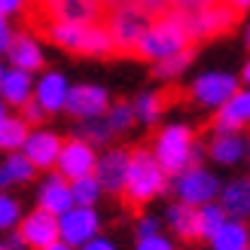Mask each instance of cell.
Masks as SVG:
<instances>
[{
  "instance_id": "obj_11",
  "label": "cell",
  "mask_w": 250,
  "mask_h": 250,
  "mask_svg": "<svg viewBox=\"0 0 250 250\" xmlns=\"http://www.w3.org/2000/svg\"><path fill=\"white\" fill-rule=\"evenodd\" d=\"M110 104H113V98H110V92L104 89V85L80 83V85H70V92H67V104H64V113L73 116L77 122H83V119L104 116Z\"/></svg>"
},
{
  "instance_id": "obj_51",
  "label": "cell",
  "mask_w": 250,
  "mask_h": 250,
  "mask_svg": "<svg viewBox=\"0 0 250 250\" xmlns=\"http://www.w3.org/2000/svg\"><path fill=\"white\" fill-rule=\"evenodd\" d=\"M247 250H250V247H247Z\"/></svg>"
},
{
  "instance_id": "obj_6",
  "label": "cell",
  "mask_w": 250,
  "mask_h": 250,
  "mask_svg": "<svg viewBox=\"0 0 250 250\" xmlns=\"http://www.w3.org/2000/svg\"><path fill=\"white\" fill-rule=\"evenodd\" d=\"M153 21L149 12H144L137 3H125V6H116L104 12V28L110 34V40H113V49L116 55H134L137 43H141V37L146 31V24Z\"/></svg>"
},
{
  "instance_id": "obj_5",
  "label": "cell",
  "mask_w": 250,
  "mask_h": 250,
  "mask_svg": "<svg viewBox=\"0 0 250 250\" xmlns=\"http://www.w3.org/2000/svg\"><path fill=\"white\" fill-rule=\"evenodd\" d=\"M192 149H195L192 128H189V125H183V122H171V125H165V128H159L153 146H149V153L156 156V162L165 168V174L171 177V174L189 168Z\"/></svg>"
},
{
  "instance_id": "obj_16",
  "label": "cell",
  "mask_w": 250,
  "mask_h": 250,
  "mask_svg": "<svg viewBox=\"0 0 250 250\" xmlns=\"http://www.w3.org/2000/svg\"><path fill=\"white\" fill-rule=\"evenodd\" d=\"M6 58H9V67L24 70V73H37V70H43V64H46L40 40H37L34 34H28V31L12 34V40L6 46Z\"/></svg>"
},
{
  "instance_id": "obj_49",
  "label": "cell",
  "mask_w": 250,
  "mask_h": 250,
  "mask_svg": "<svg viewBox=\"0 0 250 250\" xmlns=\"http://www.w3.org/2000/svg\"><path fill=\"white\" fill-rule=\"evenodd\" d=\"M3 116H6V104H3V101H0V119H3Z\"/></svg>"
},
{
  "instance_id": "obj_37",
  "label": "cell",
  "mask_w": 250,
  "mask_h": 250,
  "mask_svg": "<svg viewBox=\"0 0 250 250\" xmlns=\"http://www.w3.org/2000/svg\"><path fill=\"white\" fill-rule=\"evenodd\" d=\"M162 232V223L156 217H141L137 220V238H146V235H159Z\"/></svg>"
},
{
  "instance_id": "obj_7",
  "label": "cell",
  "mask_w": 250,
  "mask_h": 250,
  "mask_svg": "<svg viewBox=\"0 0 250 250\" xmlns=\"http://www.w3.org/2000/svg\"><path fill=\"white\" fill-rule=\"evenodd\" d=\"M220 177L214 171H208L205 165H189L177 174L168 177V189L174 192V198L189 208H202L208 202H217L220 195Z\"/></svg>"
},
{
  "instance_id": "obj_41",
  "label": "cell",
  "mask_w": 250,
  "mask_h": 250,
  "mask_svg": "<svg viewBox=\"0 0 250 250\" xmlns=\"http://www.w3.org/2000/svg\"><path fill=\"white\" fill-rule=\"evenodd\" d=\"M24 6H28V0H0V16L9 19V16H16V12H21Z\"/></svg>"
},
{
  "instance_id": "obj_35",
  "label": "cell",
  "mask_w": 250,
  "mask_h": 250,
  "mask_svg": "<svg viewBox=\"0 0 250 250\" xmlns=\"http://www.w3.org/2000/svg\"><path fill=\"white\" fill-rule=\"evenodd\" d=\"M134 250H174V241L165 238V235H146V238H137Z\"/></svg>"
},
{
  "instance_id": "obj_18",
  "label": "cell",
  "mask_w": 250,
  "mask_h": 250,
  "mask_svg": "<svg viewBox=\"0 0 250 250\" xmlns=\"http://www.w3.org/2000/svg\"><path fill=\"white\" fill-rule=\"evenodd\" d=\"M247 125H250V89L241 85L220 110H214L210 128H214V134H223V131H241Z\"/></svg>"
},
{
  "instance_id": "obj_38",
  "label": "cell",
  "mask_w": 250,
  "mask_h": 250,
  "mask_svg": "<svg viewBox=\"0 0 250 250\" xmlns=\"http://www.w3.org/2000/svg\"><path fill=\"white\" fill-rule=\"evenodd\" d=\"M131 3H137L144 12H149V16H162V12H168V0H131Z\"/></svg>"
},
{
  "instance_id": "obj_34",
  "label": "cell",
  "mask_w": 250,
  "mask_h": 250,
  "mask_svg": "<svg viewBox=\"0 0 250 250\" xmlns=\"http://www.w3.org/2000/svg\"><path fill=\"white\" fill-rule=\"evenodd\" d=\"M19 110H21V113H19V116H21L24 122H28V125H31V128H40V125L46 122V110H43L40 104H37V101H34V98H31V101H28V104H21Z\"/></svg>"
},
{
  "instance_id": "obj_45",
  "label": "cell",
  "mask_w": 250,
  "mask_h": 250,
  "mask_svg": "<svg viewBox=\"0 0 250 250\" xmlns=\"http://www.w3.org/2000/svg\"><path fill=\"white\" fill-rule=\"evenodd\" d=\"M238 80H241L244 89H250V58H247V64L241 67V77H238Z\"/></svg>"
},
{
  "instance_id": "obj_36",
  "label": "cell",
  "mask_w": 250,
  "mask_h": 250,
  "mask_svg": "<svg viewBox=\"0 0 250 250\" xmlns=\"http://www.w3.org/2000/svg\"><path fill=\"white\" fill-rule=\"evenodd\" d=\"M210 3H214V0H168V9L189 16V12H198V9H205V6H210Z\"/></svg>"
},
{
  "instance_id": "obj_32",
  "label": "cell",
  "mask_w": 250,
  "mask_h": 250,
  "mask_svg": "<svg viewBox=\"0 0 250 250\" xmlns=\"http://www.w3.org/2000/svg\"><path fill=\"white\" fill-rule=\"evenodd\" d=\"M195 210H198V232H202V238H210V235L226 223V210L220 208V202H208Z\"/></svg>"
},
{
  "instance_id": "obj_29",
  "label": "cell",
  "mask_w": 250,
  "mask_h": 250,
  "mask_svg": "<svg viewBox=\"0 0 250 250\" xmlns=\"http://www.w3.org/2000/svg\"><path fill=\"white\" fill-rule=\"evenodd\" d=\"M101 183H98L95 174H85V177H77L70 180V195H73V205L80 208H95L98 202H101Z\"/></svg>"
},
{
  "instance_id": "obj_26",
  "label": "cell",
  "mask_w": 250,
  "mask_h": 250,
  "mask_svg": "<svg viewBox=\"0 0 250 250\" xmlns=\"http://www.w3.org/2000/svg\"><path fill=\"white\" fill-rule=\"evenodd\" d=\"M31 125L24 122L21 116H3L0 119V153H19L24 137H28Z\"/></svg>"
},
{
  "instance_id": "obj_8",
  "label": "cell",
  "mask_w": 250,
  "mask_h": 250,
  "mask_svg": "<svg viewBox=\"0 0 250 250\" xmlns=\"http://www.w3.org/2000/svg\"><path fill=\"white\" fill-rule=\"evenodd\" d=\"M183 16V12H180ZM238 12L229 9L226 3H220L214 0L210 6L198 9V12H189V16H183V24L186 31H189V40L192 43H202V40H210V37H220V34H229L235 24H238Z\"/></svg>"
},
{
  "instance_id": "obj_43",
  "label": "cell",
  "mask_w": 250,
  "mask_h": 250,
  "mask_svg": "<svg viewBox=\"0 0 250 250\" xmlns=\"http://www.w3.org/2000/svg\"><path fill=\"white\" fill-rule=\"evenodd\" d=\"M220 3H226L229 9H235L238 16H244V12L250 9V0H220Z\"/></svg>"
},
{
  "instance_id": "obj_33",
  "label": "cell",
  "mask_w": 250,
  "mask_h": 250,
  "mask_svg": "<svg viewBox=\"0 0 250 250\" xmlns=\"http://www.w3.org/2000/svg\"><path fill=\"white\" fill-rule=\"evenodd\" d=\"M19 220H21L19 198H12L9 192L0 189V232H12V229L19 226Z\"/></svg>"
},
{
  "instance_id": "obj_2",
  "label": "cell",
  "mask_w": 250,
  "mask_h": 250,
  "mask_svg": "<svg viewBox=\"0 0 250 250\" xmlns=\"http://www.w3.org/2000/svg\"><path fill=\"white\" fill-rule=\"evenodd\" d=\"M168 192V174L149 153V146L128 149V174H125V205L128 208H144L146 202Z\"/></svg>"
},
{
  "instance_id": "obj_13",
  "label": "cell",
  "mask_w": 250,
  "mask_h": 250,
  "mask_svg": "<svg viewBox=\"0 0 250 250\" xmlns=\"http://www.w3.org/2000/svg\"><path fill=\"white\" fill-rule=\"evenodd\" d=\"M61 144H64V137L55 134L52 128H31L28 137H24V144L19 153L31 162L37 171H52L55 162H58V153H61Z\"/></svg>"
},
{
  "instance_id": "obj_10",
  "label": "cell",
  "mask_w": 250,
  "mask_h": 250,
  "mask_svg": "<svg viewBox=\"0 0 250 250\" xmlns=\"http://www.w3.org/2000/svg\"><path fill=\"white\" fill-rule=\"evenodd\" d=\"M95 235H101V217L95 208H80L73 205L70 210L58 217V241H64L67 247L80 250L85 241H92Z\"/></svg>"
},
{
  "instance_id": "obj_42",
  "label": "cell",
  "mask_w": 250,
  "mask_h": 250,
  "mask_svg": "<svg viewBox=\"0 0 250 250\" xmlns=\"http://www.w3.org/2000/svg\"><path fill=\"white\" fill-rule=\"evenodd\" d=\"M12 40V28H9V21L0 16V55H6V46Z\"/></svg>"
},
{
  "instance_id": "obj_48",
  "label": "cell",
  "mask_w": 250,
  "mask_h": 250,
  "mask_svg": "<svg viewBox=\"0 0 250 250\" xmlns=\"http://www.w3.org/2000/svg\"><path fill=\"white\" fill-rule=\"evenodd\" d=\"M244 40H247V49H250V21H247V34H244Z\"/></svg>"
},
{
  "instance_id": "obj_21",
  "label": "cell",
  "mask_w": 250,
  "mask_h": 250,
  "mask_svg": "<svg viewBox=\"0 0 250 250\" xmlns=\"http://www.w3.org/2000/svg\"><path fill=\"white\" fill-rule=\"evenodd\" d=\"M217 202L226 210V217L250 220V177H235L229 183H223Z\"/></svg>"
},
{
  "instance_id": "obj_27",
  "label": "cell",
  "mask_w": 250,
  "mask_h": 250,
  "mask_svg": "<svg viewBox=\"0 0 250 250\" xmlns=\"http://www.w3.org/2000/svg\"><path fill=\"white\" fill-rule=\"evenodd\" d=\"M168 95H162V92H141L131 101V110H134V122H144V125H153L159 122L162 116V110H165L168 104Z\"/></svg>"
},
{
  "instance_id": "obj_19",
  "label": "cell",
  "mask_w": 250,
  "mask_h": 250,
  "mask_svg": "<svg viewBox=\"0 0 250 250\" xmlns=\"http://www.w3.org/2000/svg\"><path fill=\"white\" fill-rule=\"evenodd\" d=\"M37 208L49 210L52 217H61L64 210L73 208V195H70V180H64L58 171H49L46 180L37 189Z\"/></svg>"
},
{
  "instance_id": "obj_20",
  "label": "cell",
  "mask_w": 250,
  "mask_h": 250,
  "mask_svg": "<svg viewBox=\"0 0 250 250\" xmlns=\"http://www.w3.org/2000/svg\"><path fill=\"white\" fill-rule=\"evenodd\" d=\"M205 153L217 162V165H238L250 156V141L241 134V131H223V134H214L210 144L205 146Z\"/></svg>"
},
{
  "instance_id": "obj_1",
  "label": "cell",
  "mask_w": 250,
  "mask_h": 250,
  "mask_svg": "<svg viewBox=\"0 0 250 250\" xmlns=\"http://www.w3.org/2000/svg\"><path fill=\"white\" fill-rule=\"evenodd\" d=\"M37 31H40L52 46L64 49V52L89 55V58H110V55H116L113 40H110L104 21H95V24L43 21V24H37Z\"/></svg>"
},
{
  "instance_id": "obj_17",
  "label": "cell",
  "mask_w": 250,
  "mask_h": 250,
  "mask_svg": "<svg viewBox=\"0 0 250 250\" xmlns=\"http://www.w3.org/2000/svg\"><path fill=\"white\" fill-rule=\"evenodd\" d=\"M67 92H70V83L61 70H46L40 80H34V101L46 110V116L64 113Z\"/></svg>"
},
{
  "instance_id": "obj_24",
  "label": "cell",
  "mask_w": 250,
  "mask_h": 250,
  "mask_svg": "<svg viewBox=\"0 0 250 250\" xmlns=\"http://www.w3.org/2000/svg\"><path fill=\"white\" fill-rule=\"evenodd\" d=\"M165 223H168V229H174V235L183 238V241H198L202 238V232H198V210L189 208V205H183V202L168 205Z\"/></svg>"
},
{
  "instance_id": "obj_39",
  "label": "cell",
  "mask_w": 250,
  "mask_h": 250,
  "mask_svg": "<svg viewBox=\"0 0 250 250\" xmlns=\"http://www.w3.org/2000/svg\"><path fill=\"white\" fill-rule=\"evenodd\" d=\"M80 250H119V247H116V241H110L107 235H95V238L85 241Z\"/></svg>"
},
{
  "instance_id": "obj_47",
  "label": "cell",
  "mask_w": 250,
  "mask_h": 250,
  "mask_svg": "<svg viewBox=\"0 0 250 250\" xmlns=\"http://www.w3.org/2000/svg\"><path fill=\"white\" fill-rule=\"evenodd\" d=\"M43 250H73V247H67L64 241H55V244H49V247H43Z\"/></svg>"
},
{
  "instance_id": "obj_30",
  "label": "cell",
  "mask_w": 250,
  "mask_h": 250,
  "mask_svg": "<svg viewBox=\"0 0 250 250\" xmlns=\"http://www.w3.org/2000/svg\"><path fill=\"white\" fill-rule=\"evenodd\" d=\"M192 46L189 49H183V52H177V55H171V58H165V61H156L153 64V73H156V80H177L180 73L192 64Z\"/></svg>"
},
{
  "instance_id": "obj_44",
  "label": "cell",
  "mask_w": 250,
  "mask_h": 250,
  "mask_svg": "<svg viewBox=\"0 0 250 250\" xmlns=\"http://www.w3.org/2000/svg\"><path fill=\"white\" fill-rule=\"evenodd\" d=\"M205 144L202 141H195V149H192V159H189V165H202V162H205Z\"/></svg>"
},
{
  "instance_id": "obj_22",
  "label": "cell",
  "mask_w": 250,
  "mask_h": 250,
  "mask_svg": "<svg viewBox=\"0 0 250 250\" xmlns=\"http://www.w3.org/2000/svg\"><path fill=\"white\" fill-rule=\"evenodd\" d=\"M34 98V73H24L16 67H6L0 80V101L6 107H21Z\"/></svg>"
},
{
  "instance_id": "obj_3",
  "label": "cell",
  "mask_w": 250,
  "mask_h": 250,
  "mask_svg": "<svg viewBox=\"0 0 250 250\" xmlns=\"http://www.w3.org/2000/svg\"><path fill=\"white\" fill-rule=\"evenodd\" d=\"M189 46H192V40H189V31H186V24H183V16L168 9V12H162V16H156L146 24L134 55L156 64V61H165V58L177 55Z\"/></svg>"
},
{
  "instance_id": "obj_50",
  "label": "cell",
  "mask_w": 250,
  "mask_h": 250,
  "mask_svg": "<svg viewBox=\"0 0 250 250\" xmlns=\"http://www.w3.org/2000/svg\"><path fill=\"white\" fill-rule=\"evenodd\" d=\"M3 73H6V67H3V61H0V80H3Z\"/></svg>"
},
{
  "instance_id": "obj_12",
  "label": "cell",
  "mask_w": 250,
  "mask_h": 250,
  "mask_svg": "<svg viewBox=\"0 0 250 250\" xmlns=\"http://www.w3.org/2000/svg\"><path fill=\"white\" fill-rule=\"evenodd\" d=\"M95 162H98V149L73 134L61 144V153H58V162L52 171H58L64 180H77V177H85V174L95 171Z\"/></svg>"
},
{
  "instance_id": "obj_9",
  "label": "cell",
  "mask_w": 250,
  "mask_h": 250,
  "mask_svg": "<svg viewBox=\"0 0 250 250\" xmlns=\"http://www.w3.org/2000/svg\"><path fill=\"white\" fill-rule=\"evenodd\" d=\"M241 89V80L235 73H226V70H208L202 77H195L192 85H189V98L192 104L205 107V110H220L229 98Z\"/></svg>"
},
{
  "instance_id": "obj_15",
  "label": "cell",
  "mask_w": 250,
  "mask_h": 250,
  "mask_svg": "<svg viewBox=\"0 0 250 250\" xmlns=\"http://www.w3.org/2000/svg\"><path fill=\"white\" fill-rule=\"evenodd\" d=\"M95 177L101 183L104 192H113V195H122V186H125V174H128V153L119 146H110L104 153H98V162H95Z\"/></svg>"
},
{
  "instance_id": "obj_4",
  "label": "cell",
  "mask_w": 250,
  "mask_h": 250,
  "mask_svg": "<svg viewBox=\"0 0 250 250\" xmlns=\"http://www.w3.org/2000/svg\"><path fill=\"white\" fill-rule=\"evenodd\" d=\"M28 24L43 21H73V24H95L104 19L101 0H28Z\"/></svg>"
},
{
  "instance_id": "obj_31",
  "label": "cell",
  "mask_w": 250,
  "mask_h": 250,
  "mask_svg": "<svg viewBox=\"0 0 250 250\" xmlns=\"http://www.w3.org/2000/svg\"><path fill=\"white\" fill-rule=\"evenodd\" d=\"M104 119H107V125H110V131L119 137V134H125V131H131V125H134V110H131V104H125V101H113V104L107 107Z\"/></svg>"
},
{
  "instance_id": "obj_40",
  "label": "cell",
  "mask_w": 250,
  "mask_h": 250,
  "mask_svg": "<svg viewBox=\"0 0 250 250\" xmlns=\"http://www.w3.org/2000/svg\"><path fill=\"white\" fill-rule=\"evenodd\" d=\"M0 250H28L24 247V241L19 238V232H3V238H0Z\"/></svg>"
},
{
  "instance_id": "obj_28",
  "label": "cell",
  "mask_w": 250,
  "mask_h": 250,
  "mask_svg": "<svg viewBox=\"0 0 250 250\" xmlns=\"http://www.w3.org/2000/svg\"><path fill=\"white\" fill-rule=\"evenodd\" d=\"M77 137H83L85 144H92L95 149L98 146H104V144H110L113 141V131H110V125H107V119L104 116H95V119H83V122H77V131H73Z\"/></svg>"
},
{
  "instance_id": "obj_25",
  "label": "cell",
  "mask_w": 250,
  "mask_h": 250,
  "mask_svg": "<svg viewBox=\"0 0 250 250\" xmlns=\"http://www.w3.org/2000/svg\"><path fill=\"white\" fill-rule=\"evenodd\" d=\"M37 168L31 165L21 153H6L3 162H0V189H9V186H21V183H31L34 180Z\"/></svg>"
},
{
  "instance_id": "obj_46",
  "label": "cell",
  "mask_w": 250,
  "mask_h": 250,
  "mask_svg": "<svg viewBox=\"0 0 250 250\" xmlns=\"http://www.w3.org/2000/svg\"><path fill=\"white\" fill-rule=\"evenodd\" d=\"M101 3H104V12H110V9H116V6L131 3V0H101Z\"/></svg>"
},
{
  "instance_id": "obj_23",
  "label": "cell",
  "mask_w": 250,
  "mask_h": 250,
  "mask_svg": "<svg viewBox=\"0 0 250 250\" xmlns=\"http://www.w3.org/2000/svg\"><path fill=\"white\" fill-rule=\"evenodd\" d=\"M210 250H247L250 247V229H247V220H235L226 217V223L208 238Z\"/></svg>"
},
{
  "instance_id": "obj_14",
  "label": "cell",
  "mask_w": 250,
  "mask_h": 250,
  "mask_svg": "<svg viewBox=\"0 0 250 250\" xmlns=\"http://www.w3.org/2000/svg\"><path fill=\"white\" fill-rule=\"evenodd\" d=\"M16 232H19V238L24 241L28 250H43V247L58 241V217H52L49 210L34 208L31 214H24L19 220Z\"/></svg>"
}]
</instances>
